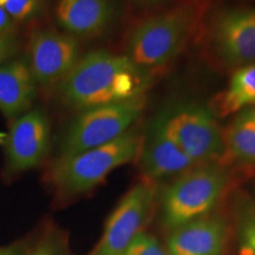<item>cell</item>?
I'll use <instances>...</instances> for the list:
<instances>
[{
  "instance_id": "1",
  "label": "cell",
  "mask_w": 255,
  "mask_h": 255,
  "mask_svg": "<svg viewBox=\"0 0 255 255\" xmlns=\"http://www.w3.org/2000/svg\"><path fill=\"white\" fill-rule=\"evenodd\" d=\"M150 78L126 55L105 50L83 56L59 83L62 101L76 110H85L145 95Z\"/></svg>"
},
{
  "instance_id": "2",
  "label": "cell",
  "mask_w": 255,
  "mask_h": 255,
  "mask_svg": "<svg viewBox=\"0 0 255 255\" xmlns=\"http://www.w3.org/2000/svg\"><path fill=\"white\" fill-rule=\"evenodd\" d=\"M141 145L142 135L132 128L107 144L71 157L57 158L47 180L58 199L79 196L100 186L117 168L138 157Z\"/></svg>"
},
{
  "instance_id": "3",
  "label": "cell",
  "mask_w": 255,
  "mask_h": 255,
  "mask_svg": "<svg viewBox=\"0 0 255 255\" xmlns=\"http://www.w3.org/2000/svg\"><path fill=\"white\" fill-rule=\"evenodd\" d=\"M191 4H180L143 19L130 31L126 55L144 71L163 68L180 55L196 24Z\"/></svg>"
},
{
  "instance_id": "4",
  "label": "cell",
  "mask_w": 255,
  "mask_h": 255,
  "mask_svg": "<svg viewBox=\"0 0 255 255\" xmlns=\"http://www.w3.org/2000/svg\"><path fill=\"white\" fill-rule=\"evenodd\" d=\"M229 174L222 163L196 164L181 174L162 195V219L174 229L208 215L225 195Z\"/></svg>"
},
{
  "instance_id": "5",
  "label": "cell",
  "mask_w": 255,
  "mask_h": 255,
  "mask_svg": "<svg viewBox=\"0 0 255 255\" xmlns=\"http://www.w3.org/2000/svg\"><path fill=\"white\" fill-rule=\"evenodd\" d=\"M145 95L120 103L79 111L64 132L58 158L71 157L117 139L130 129L145 109Z\"/></svg>"
},
{
  "instance_id": "6",
  "label": "cell",
  "mask_w": 255,
  "mask_h": 255,
  "mask_svg": "<svg viewBox=\"0 0 255 255\" xmlns=\"http://www.w3.org/2000/svg\"><path fill=\"white\" fill-rule=\"evenodd\" d=\"M159 115L168 135L194 163L223 164V130L210 108L186 102L165 108Z\"/></svg>"
},
{
  "instance_id": "7",
  "label": "cell",
  "mask_w": 255,
  "mask_h": 255,
  "mask_svg": "<svg viewBox=\"0 0 255 255\" xmlns=\"http://www.w3.org/2000/svg\"><path fill=\"white\" fill-rule=\"evenodd\" d=\"M156 199L152 181L130 188L105 222L103 234L90 255H121L150 219Z\"/></svg>"
},
{
  "instance_id": "8",
  "label": "cell",
  "mask_w": 255,
  "mask_h": 255,
  "mask_svg": "<svg viewBox=\"0 0 255 255\" xmlns=\"http://www.w3.org/2000/svg\"><path fill=\"white\" fill-rule=\"evenodd\" d=\"M77 38L53 30L32 33L27 47V60L37 85L59 84L81 58Z\"/></svg>"
},
{
  "instance_id": "9",
  "label": "cell",
  "mask_w": 255,
  "mask_h": 255,
  "mask_svg": "<svg viewBox=\"0 0 255 255\" xmlns=\"http://www.w3.org/2000/svg\"><path fill=\"white\" fill-rule=\"evenodd\" d=\"M209 46L227 69L255 64V9H231L220 13L209 31Z\"/></svg>"
},
{
  "instance_id": "10",
  "label": "cell",
  "mask_w": 255,
  "mask_h": 255,
  "mask_svg": "<svg viewBox=\"0 0 255 255\" xmlns=\"http://www.w3.org/2000/svg\"><path fill=\"white\" fill-rule=\"evenodd\" d=\"M51 126L41 109H31L11 121L5 142L6 170L15 175L43 163L50 149Z\"/></svg>"
},
{
  "instance_id": "11",
  "label": "cell",
  "mask_w": 255,
  "mask_h": 255,
  "mask_svg": "<svg viewBox=\"0 0 255 255\" xmlns=\"http://www.w3.org/2000/svg\"><path fill=\"white\" fill-rule=\"evenodd\" d=\"M137 158L143 175L149 181L183 174L196 165L168 135L159 114L152 119L145 135L142 136Z\"/></svg>"
},
{
  "instance_id": "12",
  "label": "cell",
  "mask_w": 255,
  "mask_h": 255,
  "mask_svg": "<svg viewBox=\"0 0 255 255\" xmlns=\"http://www.w3.org/2000/svg\"><path fill=\"white\" fill-rule=\"evenodd\" d=\"M227 225L219 216L205 215L171 229L168 255H222Z\"/></svg>"
},
{
  "instance_id": "13",
  "label": "cell",
  "mask_w": 255,
  "mask_h": 255,
  "mask_svg": "<svg viewBox=\"0 0 255 255\" xmlns=\"http://www.w3.org/2000/svg\"><path fill=\"white\" fill-rule=\"evenodd\" d=\"M37 82L25 57H15L0 66V113L13 121L33 107Z\"/></svg>"
},
{
  "instance_id": "14",
  "label": "cell",
  "mask_w": 255,
  "mask_h": 255,
  "mask_svg": "<svg viewBox=\"0 0 255 255\" xmlns=\"http://www.w3.org/2000/svg\"><path fill=\"white\" fill-rule=\"evenodd\" d=\"M113 18V0H58L56 6L57 23L76 38L97 36Z\"/></svg>"
},
{
  "instance_id": "15",
  "label": "cell",
  "mask_w": 255,
  "mask_h": 255,
  "mask_svg": "<svg viewBox=\"0 0 255 255\" xmlns=\"http://www.w3.org/2000/svg\"><path fill=\"white\" fill-rule=\"evenodd\" d=\"M248 108H255V64L234 69L227 88L216 96L210 109L216 117H226Z\"/></svg>"
},
{
  "instance_id": "16",
  "label": "cell",
  "mask_w": 255,
  "mask_h": 255,
  "mask_svg": "<svg viewBox=\"0 0 255 255\" xmlns=\"http://www.w3.org/2000/svg\"><path fill=\"white\" fill-rule=\"evenodd\" d=\"M226 159L239 164L255 165V108L241 110L234 115L223 130Z\"/></svg>"
},
{
  "instance_id": "17",
  "label": "cell",
  "mask_w": 255,
  "mask_h": 255,
  "mask_svg": "<svg viewBox=\"0 0 255 255\" xmlns=\"http://www.w3.org/2000/svg\"><path fill=\"white\" fill-rule=\"evenodd\" d=\"M239 255H255V205L250 194L238 191L233 200Z\"/></svg>"
},
{
  "instance_id": "18",
  "label": "cell",
  "mask_w": 255,
  "mask_h": 255,
  "mask_svg": "<svg viewBox=\"0 0 255 255\" xmlns=\"http://www.w3.org/2000/svg\"><path fill=\"white\" fill-rule=\"evenodd\" d=\"M24 255H72L68 237L56 227H47Z\"/></svg>"
},
{
  "instance_id": "19",
  "label": "cell",
  "mask_w": 255,
  "mask_h": 255,
  "mask_svg": "<svg viewBox=\"0 0 255 255\" xmlns=\"http://www.w3.org/2000/svg\"><path fill=\"white\" fill-rule=\"evenodd\" d=\"M47 0H0V7L17 23H27L39 17Z\"/></svg>"
},
{
  "instance_id": "20",
  "label": "cell",
  "mask_w": 255,
  "mask_h": 255,
  "mask_svg": "<svg viewBox=\"0 0 255 255\" xmlns=\"http://www.w3.org/2000/svg\"><path fill=\"white\" fill-rule=\"evenodd\" d=\"M121 255H167L154 235L141 232Z\"/></svg>"
},
{
  "instance_id": "21",
  "label": "cell",
  "mask_w": 255,
  "mask_h": 255,
  "mask_svg": "<svg viewBox=\"0 0 255 255\" xmlns=\"http://www.w3.org/2000/svg\"><path fill=\"white\" fill-rule=\"evenodd\" d=\"M19 49L20 43L15 36L0 37V66L15 58Z\"/></svg>"
},
{
  "instance_id": "22",
  "label": "cell",
  "mask_w": 255,
  "mask_h": 255,
  "mask_svg": "<svg viewBox=\"0 0 255 255\" xmlns=\"http://www.w3.org/2000/svg\"><path fill=\"white\" fill-rule=\"evenodd\" d=\"M18 31V23L13 20L0 7V37L15 36Z\"/></svg>"
},
{
  "instance_id": "23",
  "label": "cell",
  "mask_w": 255,
  "mask_h": 255,
  "mask_svg": "<svg viewBox=\"0 0 255 255\" xmlns=\"http://www.w3.org/2000/svg\"><path fill=\"white\" fill-rule=\"evenodd\" d=\"M25 251H26V248L24 245L14 244L9 245V246L0 247V255H24Z\"/></svg>"
},
{
  "instance_id": "24",
  "label": "cell",
  "mask_w": 255,
  "mask_h": 255,
  "mask_svg": "<svg viewBox=\"0 0 255 255\" xmlns=\"http://www.w3.org/2000/svg\"><path fill=\"white\" fill-rule=\"evenodd\" d=\"M133 4L143 6V7H149V6H156L159 4H163V2L168 1V0H131Z\"/></svg>"
},
{
  "instance_id": "25",
  "label": "cell",
  "mask_w": 255,
  "mask_h": 255,
  "mask_svg": "<svg viewBox=\"0 0 255 255\" xmlns=\"http://www.w3.org/2000/svg\"><path fill=\"white\" fill-rule=\"evenodd\" d=\"M250 195H251L252 200H253V202H254V205H255V186L253 188V191H252V194H250Z\"/></svg>"
}]
</instances>
